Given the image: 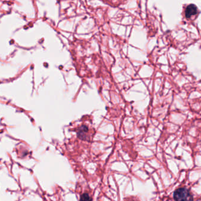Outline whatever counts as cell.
Listing matches in <instances>:
<instances>
[{"mask_svg": "<svg viewBox=\"0 0 201 201\" xmlns=\"http://www.w3.org/2000/svg\"><path fill=\"white\" fill-rule=\"evenodd\" d=\"M173 198L176 201H193L190 192L186 188H179L173 193Z\"/></svg>", "mask_w": 201, "mask_h": 201, "instance_id": "cell-1", "label": "cell"}, {"mask_svg": "<svg viewBox=\"0 0 201 201\" xmlns=\"http://www.w3.org/2000/svg\"><path fill=\"white\" fill-rule=\"evenodd\" d=\"M197 13V7L194 4H190L187 5L185 10V16L187 18H190L192 15H195Z\"/></svg>", "mask_w": 201, "mask_h": 201, "instance_id": "cell-2", "label": "cell"}, {"mask_svg": "<svg viewBox=\"0 0 201 201\" xmlns=\"http://www.w3.org/2000/svg\"><path fill=\"white\" fill-rule=\"evenodd\" d=\"M88 131V128L86 126H82L77 131V136L78 137L82 140H85L86 139V133Z\"/></svg>", "mask_w": 201, "mask_h": 201, "instance_id": "cell-3", "label": "cell"}, {"mask_svg": "<svg viewBox=\"0 0 201 201\" xmlns=\"http://www.w3.org/2000/svg\"><path fill=\"white\" fill-rule=\"evenodd\" d=\"M79 201H92L91 197L87 193H85L80 196Z\"/></svg>", "mask_w": 201, "mask_h": 201, "instance_id": "cell-4", "label": "cell"}, {"mask_svg": "<svg viewBox=\"0 0 201 201\" xmlns=\"http://www.w3.org/2000/svg\"><path fill=\"white\" fill-rule=\"evenodd\" d=\"M135 201V200H132V199H129V200H128V201Z\"/></svg>", "mask_w": 201, "mask_h": 201, "instance_id": "cell-5", "label": "cell"}]
</instances>
